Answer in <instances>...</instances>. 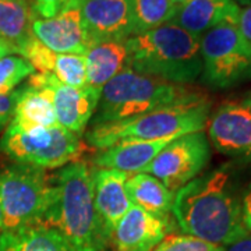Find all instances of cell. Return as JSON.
Here are the masks:
<instances>
[{
    "label": "cell",
    "instance_id": "6da1fadb",
    "mask_svg": "<svg viewBox=\"0 0 251 251\" xmlns=\"http://www.w3.org/2000/svg\"><path fill=\"white\" fill-rule=\"evenodd\" d=\"M172 212L184 234L226 247L246 237L242 198L224 166L197 176L175 194Z\"/></svg>",
    "mask_w": 251,
    "mask_h": 251
},
{
    "label": "cell",
    "instance_id": "7a4b0ae2",
    "mask_svg": "<svg viewBox=\"0 0 251 251\" xmlns=\"http://www.w3.org/2000/svg\"><path fill=\"white\" fill-rule=\"evenodd\" d=\"M56 198L46 225L56 227L74 251H105L112 240L98 215L94 200L92 171L82 161L60 168L53 175Z\"/></svg>",
    "mask_w": 251,
    "mask_h": 251
},
{
    "label": "cell",
    "instance_id": "3957f363",
    "mask_svg": "<svg viewBox=\"0 0 251 251\" xmlns=\"http://www.w3.org/2000/svg\"><path fill=\"white\" fill-rule=\"evenodd\" d=\"M130 69L158 80L184 85L202 73L201 38L168 23L127 39Z\"/></svg>",
    "mask_w": 251,
    "mask_h": 251
},
{
    "label": "cell",
    "instance_id": "277c9868",
    "mask_svg": "<svg viewBox=\"0 0 251 251\" xmlns=\"http://www.w3.org/2000/svg\"><path fill=\"white\" fill-rule=\"evenodd\" d=\"M211 112V102L204 97L156 109L128 120L94 126L87 134V143L97 150H105L127 140H162L204 131Z\"/></svg>",
    "mask_w": 251,
    "mask_h": 251
},
{
    "label": "cell",
    "instance_id": "5b68a950",
    "mask_svg": "<svg viewBox=\"0 0 251 251\" xmlns=\"http://www.w3.org/2000/svg\"><path fill=\"white\" fill-rule=\"evenodd\" d=\"M198 95L184 85L166 82L126 69L100 91L98 112L92 125L128 120L156 109L186 102Z\"/></svg>",
    "mask_w": 251,
    "mask_h": 251
},
{
    "label": "cell",
    "instance_id": "8992f818",
    "mask_svg": "<svg viewBox=\"0 0 251 251\" xmlns=\"http://www.w3.org/2000/svg\"><path fill=\"white\" fill-rule=\"evenodd\" d=\"M56 198L53 176L45 169L14 163L0 172L3 232L48 222Z\"/></svg>",
    "mask_w": 251,
    "mask_h": 251
},
{
    "label": "cell",
    "instance_id": "52a82bcc",
    "mask_svg": "<svg viewBox=\"0 0 251 251\" xmlns=\"http://www.w3.org/2000/svg\"><path fill=\"white\" fill-rule=\"evenodd\" d=\"M84 151L80 135L62 126L20 130L10 123L0 138V152L16 163L41 169H60L75 162Z\"/></svg>",
    "mask_w": 251,
    "mask_h": 251
},
{
    "label": "cell",
    "instance_id": "ba28073f",
    "mask_svg": "<svg viewBox=\"0 0 251 251\" xmlns=\"http://www.w3.org/2000/svg\"><path fill=\"white\" fill-rule=\"evenodd\" d=\"M201 77L212 88H232L251 80V46L236 24H224L201 36Z\"/></svg>",
    "mask_w": 251,
    "mask_h": 251
},
{
    "label": "cell",
    "instance_id": "9c48e42d",
    "mask_svg": "<svg viewBox=\"0 0 251 251\" xmlns=\"http://www.w3.org/2000/svg\"><path fill=\"white\" fill-rule=\"evenodd\" d=\"M211 159V144L204 131L181 135L169 143L155 156L144 173L152 175L177 193L200 176Z\"/></svg>",
    "mask_w": 251,
    "mask_h": 251
},
{
    "label": "cell",
    "instance_id": "30bf717a",
    "mask_svg": "<svg viewBox=\"0 0 251 251\" xmlns=\"http://www.w3.org/2000/svg\"><path fill=\"white\" fill-rule=\"evenodd\" d=\"M28 84L50 92L57 125L77 135L84 133L98 108L100 91L88 85L82 88L69 87L49 73H34Z\"/></svg>",
    "mask_w": 251,
    "mask_h": 251
},
{
    "label": "cell",
    "instance_id": "8fae6325",
    "mask_svg": "<svg viewBox=\"0 0 251 251\" xmlns=\"http://www.w3.org/2000/svg\"><path fill=\"white\" fill-rule=\"evenodd\" d=\"M31 34L56 53L84 54L94 45L84 24L78 0H69L54 17L31 20Z\"/></svg>",
    "mask_w": 251,
    "mask_h": 251
},
{
    "label": "cell",
    "instance_id": "7c38bea8",
    "mask_svg": "<svg viewBox=\"0 0 251 251\" xmlns=\"http://www.w3.org/2000/svg\"><path fill=\"white\" fill-rule=\"evenodd\" d=\"M208 141L218 152L251 161V109L226 102L208 119Z\"/></svg>",
    "mask_w": 251,
    "mask_h": 251
},
{
    "label": "cell",
    "instance_id": "4fadbf2b",
    "mask_svg": "<svg viewBox=\"0 0 251 251\" xmlns=\"http://www.w3.org/2000/svg\"><path fill=\"white\" fill-rule=\"evenodd\" d=\"M84 24L94 44L134 36L130 0H78Z\"/></svg>",
    "mask_w": 251,
    "mask_h": 251
},
{
    "label": "cell",
    "instance_id": "5bb4252c",
    "mask_svg": "<svg viewBox=\"0 0 251 251\" xmlns=\"http://www.w3.org/2000/svg\"><path fill=\"white\" fill-rule=\"evenodd\" d=\"M169 216L151 215L131 205L116 225L112 240L117 251H152L169 234Z\"/></svg>",
    "mask_w": 251,
    "mask_h": 251
},
{
    "label": "cell",
    "instance_id": "9a60e30c",
    "mask_svg": "<svg viewBox=\"0 0 251 251\" xmlns=\"http://www.w3.org/2000/svg\"><path fill=\"white\" fill-rule=\"evenodd\" d=\"M240 9L234 0H188L177 6L172 23L201 38L219 25H237Z\"/></svg>",
    "mask_w": 251,
    "mask_h": 251
},
{
    "label": "cell",
    "instance_id": "2e32d148",
    "mask_svg": "<svg viewBox=\"0 0 251 251\" xmlns=\"http://www.w3.org/2000/svg\"><path fill=\"white\" fill-rule=\"evenodd\" d=\"M127 177V173L113 169L92 171L95 206L110 237L122 216L133 205L126 190Z\"/></svg>",
    "mask_w": 251,
    "mask_h": 251
},
{
    "label": "cell",
    "instance_id": "e0dca14e",
    "mask_svg": "<svg viewBox=\"0 0 251 251\" xmlns=\"http://www.w3.org/2000/svg\"><path fill=\"white\" fill-rule=\"evenodd\" d=\"M176 138L127 140L102 150L95 156L98 169H113L127 175L144 173L162 150Z\"/></svg>",
    "mask_w": 251,
    "mask_h": 251
},
{
    "label": "cell",
    "instance_id": "ac0fdd59",
    "mask_svg": "<svg viewBox=\"0 0 251 251\" xmlns=\"http://www.w3.org/2000/svg\"><path fill=\"white\" fill-rule=\"evenodd\" d=\"M87 66V85L102 91L117 74L130 69L127 41H102L84 54Z\"/></svg>",
    "mask_w": 251,
    "mask_h": 251
},
{
    "label": "cell",
    "instance_id": "d6986e66",
    "mask_svg": "<svg viewBox=\"0 0 251 251\" xmlns=\"http://www.w3.org/2000/svg\"><path fill=\"white\" fill-rule=\"evenodd\" d=\"M10 123L25 131L57 125L50 92L46 88L29 84L17 90V99Z\"/></svg>",
    "mask_w": 251,
    "mask_h": 251
},
{
    "label": "cell",
    "instance_id": "ffe728a7",
    "mask_svg": "<svg viewBox=\"0 0 251 251\" xmlns=\"http://www.w3.org/2000/svg\"><path fill=\"white\" fill-rule=\"evenodd\" d=\"M0 251H74L56 227L36 224L0 234Z\"/></svg>",
    "mask_w": 251,
    "mask_h": 251
},
{
    "label": "cell",
    "instance_id": "44dd1931",
    "mask_svg": "<svg viewBox=\"0 0 251 251\" xmlns=\"http://www.w3.org/2000/svg\"><path fill=\"white\" fill-rule=\"evenodd\" d=\"M126 190L131 204L155 216L166 218L172 212L175 193L148 173L128 175Z\"/></svg>",
    "mask_w": 251,
    "mask_h": 251
},
{
    "label": "cell",
    "instance_id": "7402d4cb",
    "mask_svg": "<svg viewBox=\"0 0 251 251\" xmlns=\"http://www.w3.org/2000/svg\"><path fill=\"white\" fill-rule=\"evenodd\" d=\"M32 16L28 0H0V36L11 41L20 49L32 36Z\"/></svg>",
    "mask_w": 251,
    "mask_h": 251
},
{
    "label": "cell",
    "instance_id": "603a6c76",
    "mask_svg": "<svg viewBox=\"0 0 251 251\" xmlns=\"http://www.w3.org/2000/svg\"><path fill=\"white\" fill-rule=\"evenodd\" d=\"M134 34H143L150 29L172 23L177 6L172 0H130Z\"/></svg>",
    "mask_w": 251,
    "mask_h": 251
},
{
    "label": "cell",
    "instance_id": "cb8c5ba5",
    "mask_svg": "<svg viewBox=\"0 0 251 251\" xmlns=\"http://www.w3.org/2000/svg\"><path fill=\"white\" fill-rule=\"evenodd\" d=\"M35 73L27 59L20 54H9L0 59V95H9L18 85Z\"/></svg>",
    "mask_w": 251,
    "mask_h": 251
},
{
    "label": "cell",
    "instance_id": "d4e9b609",
    "mask_svg": "<svg viewBox=\"0 0 251 251\" xmlns=\"http://www.w3.org/2000/svg\"><path fill=\"white\" fill-rule=\"evenodd\" d=\"M52 74L69 87L82 88L87 85L85 57L82 54L57 53Z\"/></svg>",
    "mask_w": 251,
    "mask_h": 251
},
{
    "label": "cell",
    "instance_id": "484cf974",
    "mask_svg": "<svg viewBox=\"0 0 251 251\" xmlns=\"http://www.w3.org/2000/svg\"><path fill=\"white\" fill-rule=\"evenodd\" d=\"M225 247L188 234H168L152 251H224Z\"/></svg>",
    "mask_w": 251,
    "mask_h": 251
},
{
    "label": "cell",
    "instance_id": "4316f807",
    "mask_svg": "<svg viewBox=\"0 0 251 251\" xmlns=\"http://www.w3.org/2000/svg\"><path fill=\"white\" fill-rule=\"evenodd\" d=\"M69 0H34L32 13L39 18H52L67 4Z\"/></svg>",
    "mask_w": 251,
    "mask_h": 251
},
{
    "label": "cell",
    "instance_id": "83f0119b",
    "mask_svg": "<svg viewBox=\"0 0 251 251\" xmlns=\"http://www.w3.org/2000/svg\"><path fill=\"white\" fill-rule=\"evenodd\" d=\"M16 99H17V90L9 95H0V131L9 126L13 119Z\"/></svg>",
    "mask_w": 251,
    "mask_h": 251
},
{
    "label": "cell",
    "instance_id": "f1b7e54d",
    "mask_svg": "<svg viewBox=\"0 0 251 251\" xmlns=\"http://www.w3.org/2000/svg\"><path fill=\"white\" fill-rule=\"evenodd\" d=\"M237 28H239L243 38L246 39V42L251 46V4L240 9Z\"/></svg>",
    "mask_w": 251,
    "mask_h": 251
},
{
    "label": "cell",
    "instance_id": "f546056e",
    "mask_svg": "<svg viewBox=\"0 0 251 251\" xmlns=\"http://www.w3.org/2000/svg\"><path fill=\"white\" fill-rule=\"evenodd\" d=\"M242 215L243 224L246 226L247 232L251 233V184L242 197Z\"/></svg>",
    "mask_w": 251,
    "mask_h": 251
},
{
    "label": "cell",
    "instance_id": "4dcf8cb0",
    "mask_svg": "<svg viewBox=\"0 0 251 251\" xmlns=\"http://www.w3.org/2000/svg\"><path fill=\"white\" fill-rule=\"evenodd\" d=\"M9 54H20V49L11 41L0 36V59H3L4 56H9Z\"/></svg>",
    "mask_w": 251,
    "mask_h": 251
},
{
    "label": "cell",
    "instance_id": "1f68e13d",
    "mask_svg": "<svg viewBox=\"0 0 251 251\" xmlns=\"http://www.w3.org/2000/svg\"><path fill=\"white\" fill-rule=\"evenodd\" d=\"M224 251H251V233L225 247Z\"/></svg>",
    "mask_w": 251,
    "mask_h": 251
},
{
    "label": "cell",
    "instance_id": "d6a6232c",
    "mask_svg": "<svg viewBox=\"0 0 251 251\" xmlns=\"http://www.w3.org/2000/svg\"><path fill=\"white\" fill-rule=\"evenodd\" d=\"M242 103H244L246 106H249V108L251 109V91L244 97V99L242 100Z\"/></svg>",
    "mask_w": 251,
    "mask_h": 251
},
{
    "label": "cell",
    "instance_id": "836d02e7",
    "mask_svg": "<svg viewBox=\"0 0 251 251\" xmlns=\"http://www.w3.org/2000/svg\"><path fill=\"white\" fill-rule=\"evenodd\" d=\"M240 7H244V6H250L251 0H234Z\"/></svg>",
    "mask_w": 251,
    "mask_h": 251
},
{
    "label": "cell",
    "instance_id": "e575fe53",
    "mask_svg": "<svg viewBox=\"0 0 251 251\" xmlns=\"http://www.w3.org/2000/svg\"><path fill=\"white\" fill-rule=\"evenodd\" d=\"M3 232V215H1V206H0V234Z\"/></svg>",
    "mask_w": 251,
    "mask_h": 251
},
{
    "label": "cell",
    "instance_id": "d590c367",
    "mask_svg": "<svg viewBox=\"0 0 251 251\" xmlns=\"http://www.w3.org/2000/svg\"><path fill=\"white\" fill-rule=\"evenodd\" d=\"M176 6H180V4H184L186 1H188V0H172Z\"/></svg>",
    "mask_w": 251,
    "mask_h": 251
}]
</instances>
